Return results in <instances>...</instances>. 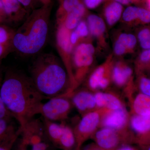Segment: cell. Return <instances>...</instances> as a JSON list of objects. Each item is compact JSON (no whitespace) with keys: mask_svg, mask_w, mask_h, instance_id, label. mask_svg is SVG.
Here are the masks:
<instances>
[{"mask_svg":"<svg viewBox=\"0 0 150 150\" xmlns=\"http://www.w3.org/2000/svg\"><path fill=\"white\" fill-rule=\"evenodd\" d=\"M0 96L8 110L22 127L40 114L43 99L30 77L13 74L6 78L0 88Z\"/></svg>","mask_w":150,"mask_h":150,"instance_id":"1","label":"cell"},{"mask_svg":"<svg viewBox=\"0 0 150 150\" xmlns=\"http://www.w3.org/2000/svg\"><path fill=\"white\" fill-rule=\"evenodd\" d=\"M59 58L50 54H40L30 69L31 80L38 91L46 98L72 93L69 75Z\"/></svg>","mask_w":150,"mask_h":150,"instance_id":"2","label":"cell"},{"mask_svg":"<svg viewBox=\"0 0 150 150\" xmlns=\"http://www.w3.org/2000/svg\"><path fill=\"white\" fill-rule=\"evenodd\" d=\"M51 8L52 3L33 11L14 34L13 46L23 56L37 54L46 44Z\"/></svg>","mask_w":150,"mask_h":150,"instance_id":"3","label":"cell"},{"mask_svg":"<svg viewBox=\"0 0 150 150\" xmlns=\"http://www.w3.org/2000/svg\"><path fill=\"white\" fill-rule=\"evenodd\" d=\"M19 129L21 137L17 148L25 150H53L54 147L46 137L43 122L33 118Z\"/></svg>","mask_w":150,"mask_h":150,"instance_id":"4","label":"cell"},{"mask_svg":"<svg viewBox=\"0 0 150 150\" xmlns=\"http://www.w3.org/2000/svg\"><path fill=\"white\" fill-rule=\"evenodd\" d=\"M105 108L93 110L83 115V117L74 129L76 141L75 150H82L83 145L89 139L92 138L101 123L103 115L108 110Z\"/></svg>","mask_w":150,"mask_h":150,"instance_id":"5","label":"cell"},{"mask_svg":"<svg viewBox=\"0 0 150 150\" xmlns=\"http://www.w3.org/2000/svg\"><path fill=\"white\" fill-rule=\"evenodd\" d=\"M95 48L90 43H79L75 47L72 56V68L76 87L87 72L93 62Z\"/></svg>","mask_w":150,"mask_h":150,"instance_id":"6","label":"cell"},{"mask_svg":"<svg viewBox=\"0 0 150 150\" xmlns=\"http://www.w3.org/2000/svg\"><path fill=\"white\" fill-rule=\"evenodd\" d=\"M71 32V30L67 29L63 24H58L56 44V48L69 75L71 87L74 89L76 88L72 68V56L74 46L70 40Z\"/></svg>","mask_w":150,"mask_h":150,"instance_id":"7","label":"cell"},{"mask_svg":"<svg viewBox=\"0 0 150 150\" xmlns=\"http://www.w3.org/2000/svg\"><path fill=\"white\" fill-rule=\"evenodd\" d=\"M69 97L62 96L50 98L47 102L42 104L40 114L49 121L64 120L70 113L72 104Z\"/></svg>","mask_w":150,"mask_h":150,"instance_id":"8","label":"cell"},{"mask_svg":"<svg viewBox=\"0 0 150 150\" xmlns=\"http://www.w3.org/2000/svg\"><path fill=\"white\" fill-rule=\"evenodd\" d=\"M92 138L95 144L104 150H115L131 142L129 136L107 127H103L96 131Z\"/></svg>","mask_w":150,"mask_h":150,"instance_id":"9","label":"cell"},{"mask_svg":"<svg viewBox=\"0 0 150 150\" xmlns=\"http://www.w3.org/2000/svg\"><path fill=\"white\" fill-rule=\"evenodd\" d=\"M129 114L124 107L114 110H108L103 116L101 125L129 136L124 130L129 121Z\"/></svg>","mask_w":150,"mask_h":150,"instance_id":"10","label":"cell"},{"mask_svg":"<svg viewBox=\"0 0 150 150\" xmlns=\"http://www.w3.org/2000/svg\"><path fill=\"white\" fill-rule=\"evenodd\" d=\"M70 97L72 104L82 115L96 107L94 96L90 92L83 90L74 91Z\"/></svg>","mask_w":150,"mask_h":150,"instance_id":"11","label":"cell"},{"mask_svg":"<svg viewBox=\"0 0 150 150\" xmlns=\"http://www.w3.org/2000/svg\"><path fill=\"white\" fill-rule=\"evenodd\" d=\"M124 21L137 25L150 23V10L137 6L128 7L123 14Z\"/></svg>","mask_w":150,"mask_h":150,"instance_id":"12","label":"cell"},{"mask_svg":"<svg viewBox=\"0 0 150 150\" xmlns=\"http://www.w3.org/2000/svg\"><path fill=\"white\" fill-rule=\"evenodd\" d=\"M94 96L96 107L98 108L114 110L123 107L121 100L113 93L97 92Z\"/></svg>","mask_w":150,"mask_h":150,"instance_id":"13","label":"cell"},{"mask_svg":"<svg viewBox=\"0 0 150 150\" xmlns=\"http://www.w3.org/2000/svg\"><path fill=\"white\" fill-rule=\"evenodd\" d=\"M137 36L131 33H123L119 35L114 45V53L117 56H122L133 52L137 47Z\"/></svg>","mask_w":150,"mask_h":150,"instance_id":"14","label":"cell"},{"mask_svg":"<svg viewBox=\"0 0 150 150\" xmlns=\"http://www.w3.org/2000/svg\"><path fill=\"white\" fill-rule=\"evenodd\" d=\"M133 71L131 67L119 63L113 66L111 77L113 82L118 86L122 87L131 82Z\"/></svg>","mask_w":150,"mask_h":150,"instance_id":"15","label":"cell"},{"mask_svg":"<svg viewBox=\"0 0 150 150\" xmlns=\"http://www.w3.org/2000/svg\"><path fill=\"white\" fill-rule=\"evenodd\" d=\"M85 12L84 6L80 3L76 8L66 14L62 19L57 21V24H63L67 29L73 30L81 21Z\"/></svg>","mask_w":150,"mask_h":150,"instance_id":"16","label":"cell"},{"mask_svg":"<svg viewBox=\"0 0 150 150\" xmlns=\"http://www.w3.org/2000/svg\"><path fill=\"white\" fill-rule=\"evenodd\" d=\"M43 123L47 139L54 147L58 148L59 139L64 129V124H58L45 118H44Z\"/></svg>","mask_w":150,"mask_h":150,"instance_id":"17","label":"cell"},{"mask_svg":"<svg viewBox=\"0 0 150 150\" xmlns=\"http://www.w3.org/2000/svg\"><path fill=\"white\" fill-rule=\"evenodd\" d=\"M130 123L132 130L139 136H144L150 132V115L134 114L131 118Z\"/></svg>","mask_w":150,"mask_h":150,"instance_id":"18","label":"cell"},{"mask_svg":"<svg viewBox=\"0 0 150 150\" xmlns=\"http://www.w3.org/2000/svg\"><path fill=\"white\" fill-rule=\"evenodd\" d=\"M134 114L150 115V96L140 93L134 98L132 103Z\"/></svg>","mask_w":150,"mask_h":150,"instance_id":"19","label":"cell"},{"mask_svg":"<svg viewBox=\"0 0 150 150\" xmlns=\"http://www.w3.org/2000/svg\"><path fill=\"white\" fill-rule=\"evenodd\" d=\"M76 147V138L73 129L64 124L58 148L62 150H75Z\"/></svg>","mask_w":150,"mask_h":150,"instance_id":"20","label":"cell"},{"mask_svg":"<svg viewBox=\"0 0 150 150\" xmlns=\"http://www.w3.org/2000/svg\"><path fill=\"white\" fill-rule=\"evenodd\" d=\"M86 23L89 31L93 36L97 38L103 36L105 25L101 18L96 15H90L88 17Z\"/></svg>","mask_w":150,"mask_h":150,"instance_id":"21","label":"cell"},{"mask_svg":"<svg viewBox=\"0 0 150 150\" xmlns=\"http://www.w3.org/2000/svg\"><path fill=\"white\" fill-rule=\"evenodd\" d=\"M122 9L121 4L117 2L111 3L108 6L105 11L108 24L112 26L116 23L121 17Z\"/></svg>","mask_w":150,"mask_h":150,"instance_id":"22","label":"cell"},{"mask_svg":"<svg viewBox=\"0 0 150 150\" xmlns=\"http://www.w3.org/2000/svg\"><path fill=\"white\" fill-rule=\"evenodd\" d=\"M5 13L8 15H15L20 18H23L26 11L18 0H1Z\"/></svg>","mask_w":150,"mask_h":150,"instance_id":"23","label":"cell"},{"mask_svg":"<svg viewBox=\"0 0 150 150\" xmlns=\"http://www.w3.org/2000/svg\"><path fill=\"white\" fill-rule=\"evenodd\" d=\"M107 71V66L104 65L98 67L91 75L88 80V86L92 90L98 89L100 83L103 79L108 77Z\"/></svg>","mask_w":150,"mask_h":150,"instance_id":"24","label":"cell"},{"mask_svg":"<svg viewBox=\"0 0 150 150\" xmlns=\"http://www.w3.org/2000/svg\"><path fill=\"white\" fill-rule=\"evenodd\" d=\"M89 30L86 22L81 21L75 29L71 31L70 35V40L74 46L76 45L81 38L87 37L88 35Z\"/></svg>","mask_w":150,"mask_h":150,"instance_id":"25","label":"cell"},{"mask_svg":"<svg viewBox=\"0 0 150 150\" xmlns=\"http://www.w3.org/2000/svg\"><path fill=\"white\" fill-rule=\"evenodd\" d=\"M137 73H144L150 69V49L142 50L136 61Z\"/></svg>","mask_w":150,"mask_h":150,"instance_id":"26","label":"cell"},{"mask_svg":"<svg viewBox=\"0 0 150 150\" xmlns=\"http://www.w3.org/2000/svg\"><path fill=\"white\" fill-rule=\"evenodd\" d=\"M80 3L79 0H64L57 11V21H61L66 14L76 8Z\"/></svg>","mask_w":150,"mask_h":150,"instance_id":"27","label":"cell"},{"mask_svg":"<svg viewBox=\"0 0 150 150\" xmlns=\"http://www.w3.org/2000/svg\"><path fill=\"white\" fill-rule=\"evenodd\" d=\"M137 37L143 50L150 49V25L141 28L137 32Z\"/></svg>","mask_w":150,"mask_h":150,"instance_id":"28","label":"cell"},{"mask_svg":"<svg viewBox=\"0 0 150 150\" xmlns=\"http://www.w3.org/2000/svg\"><path fill=\"white\" fill-rule=\"evenodd\" d=\"M9 120L0 119V142L6 139L17 131L9 123Z\"/></svg>","mask_w":150,"mask_h":150,"instance_id":"29","label":"cell"},{"mask_svg":"<svg viewBox=\"0 0 150 150\" xmlns=\"http://www.w3.org/2000/svg\"><path fill=\"white\" fill-rule=\"evenodd\" d=\"M138 86L140 93L150 96V79L144 73H138Z\"/></svg>","mask_w":150,"mask_h":150,"instance_id":"30","label":"cell"},{"mask_svg":"<svg viewBox=\"0 0 150 150\" xmlns=\"http://www.w3.org/2000/svg\"><path fill=\"white\" fill-rule=\"evenodd\" d=\"M20 134L19 131L17 130L15 133L0 142V150H12L13 145L18 139Z\"/></svg>","mask_w":150,"mask_h":150,"instance_id":"31","label":"cell"},{"mask_svg":"<svg viewBox=\"0 0 150 150\" xmlns=\"http://www.w3.org/2000/svg\"><path fill=\"white\" fill-rule=\"evenodd\" d=\"M11 117H13L12 115L8 110L0 96V119H9Z\"/></svg>","mask_w":150,"mask_h":150,"instance_id":"32","label":"cell"},{"mask_svg":"<svg viewBox=\"0 0 150 150\" xmlns=\"http://www.w3.org/2000/svg\"><path fill=\"white\" fill-rule=\"evenodd\" d=\"M9 35L7 30L4 28L0 26V43L4 45L8 40Z\"/></svg>","mask_w":150,"mask_h":150,"instance_id":"33","label":"cell"},{"mask_svg":"<svg viewBox=\"0 0 150 150\" xmlns=\"http://www.w3.org/2000/svg\"><path fill=\"white\" fill-rule=\"evenodd\" d=\"M103 0H84L85 4L89 8L93 9L96 8Z\"/></svg>","mask_w":150,"mask_h":150,"instance_id":"34","label":"cell"},{"mask_svg":"<svg viewBox=\"0 0 150 150\" xmlns=\"http://www.w3.org/2000/svg\"><path fill=\"white\" fill-rule=\"evenodd\" d=\"M19 2L25 9L29 8L32 6L33 0H18Z\"/></svg>","mask_w":150,"mask_h":150,"instance_id":"35","label":"cell"},{"mask_svg":"<svg viewBox=\"0 0 150 150\" xmlns=\"http://www.w3.org/2000/svg\"><path fill=\"white\" fill-rule=\"evenodd\" d=\"M84 150H104L98 147L95 144H91L87 146L86 147L85 149Z\"/></svg>","mask_w":150,"mask_h":150,"instance_id":"36","label":"cell"},{"mask_svg":"<svg viewBox=\"0 0 150 150\" xmlns=\"http://www.w3.org/2000/svg\"><path fill=\"white\" fill-rule=\"evenodd\" d=\"M115 150H137L129 144H124L120 146Z\"/></svg>","mask_w":150,"mask_h":150,"instance_id":"37","label":"cell"},{"mask_svg":"<svg viewBox=\"0 0 150 150\" xmlns=\"http://www.w3.org/2000/svg\"><path fill=\"white\" fill-rule=\"evenodd\" d=\"M117 2L122 4H128L131 2V0H115Z\"/></svg>","mask_w":150,"mask_h":150,"instance_id":"38","label":"cell"},{"mask_svg":"<svg viewBox=\"0 0 150 150\" xmlns=\"http://www.w3.org/2000/svg\"><path fill=\"white\" fill-rule=\"evenodd\" d=\"M40 2L43 4V5H47L51 3V0H39Z\"/></svg>","mask_w":150,"mask_h":150,"instance_id":"39","label":"cell"},{"mask_svg":"<svg viewBox=\"0 0 150 150\" xmlns=\"http://www.w3.org/2000/svg\"><path fill=\"white\" fill-rule=\"evenodd\" d=\"M3 12L5 13L4 10V6L0 0V14L2 13Z\"/></svg>","mask_w":150,"mask_h":150,"instance_id":"40","label":"cell"},{"mask_svg":"<svg viewBox=\"0 0 150 150\" xmlns=\"http://www.w3.org/2000/svg\"><path fill=\"white\" fill-rule=\"evenodd\" d=\"M4 45L0 43V57L2 55L4 51Z\"/></svg>","mask_w":150,"mask_h":150,"instance_id":"41","label":"cell"},{"mask_svg":"<svg viewBox=\"0 0 150 150\" xmlns=\"http://www.w3.org/2000/svg\"><path fill=\"white\" fill-rule=\"evenodd\" d=\"M147 3L148 6H149V7L150 10V0H147Z\"/></svg>","mask_w":150,"mask_h":150,"instance_id":"42","label":"cell"},{"mask_svg":"<svg viewBox=\"0 0 150 150\" xmlns=\"http://www.w3.org/2000/svg\"><path fill=\"white\" fill-rule=\"evenodd\" d=\"M148 71H149V78L150 79V69H149L148 70Z\"/></svg>","mask_w":150,"mask_h":150,"instance_id":"43","label":"cell"},{"mask_svg":"<svg viewBox=\"0 0 150 150\" xmlns=\"http://www.w3.org/2000/svg\"><path fill=\"white\" fill-rule=\"evenodd\" d=\"M17 150H25L24 149H19V148H17Z\"/></svg>","mask_w":150,"mask_h":150,"instance_id":"44","label":"cell"},{"mask_svg":"<svg viewBox=\"0 0 150 150\" xmlns=\"http://www.w3.org/2000/svg\"><path fill=\"white\" fill-rule=\"evenodd\" d=\"M147 150H150V146L149 147V148H148Z\"/></svg>","mask_w":150,"mask_h":150,"instance_id":"45","label":"cell"}]
</instances>
